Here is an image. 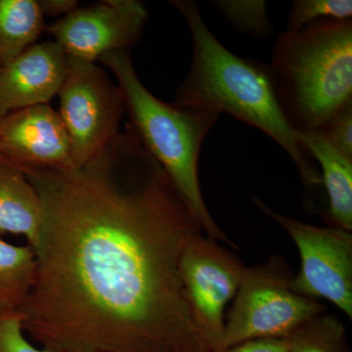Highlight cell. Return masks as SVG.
Returning a JSON list of instances; mask_svg holds the SVG:
<instances>
[{
    "mask_svg": "<svg viewBox=\"0 0 352 352\" xmlns=\"http://www.w3.org/2000/svg\"><path fill=\"white\" fill-rule=\"evenodd\" d=\"M43 17L36 0H0V69L36 44Z\"/></svg>",
    "mask_w": 352,
    "mask_h": 352,
    "instance_id": "14",
    "label": "cell"
},
{
    "mask_svg": "<svg viewBox=\"0 0 352 352\" xmlns=\"http://www.w3.org/2000/svg\"><path fill=\"white\" fill-rule=\"evenodd\" d=\"M0 160L22 171L73 170L69 136L59 113L43 104L1 116Z\"/></svg>",
    "mask_w": 352,
    "mask_h": 352,
    "instance_id": "10",
    "label": "cell"
},
{
    "mask_svg": "<svg viewBox=\"0 0 352 352\" xmlns=\"http://www.w3.org/2000/svg\"><path fill=\"white\" fill-rule=\"evenodd\" d=\"M254 204L283 227L298 248L300 270L291 288L310 300H326L352 318V234L337 227L310 226Z\"/></svg>",
    "mask_w": 352,
    "mask_h": 352,
    "instance_id": "7",
    "label": "cell"
},
{
    "mask_svg": "<svg viewBox=\"0 0 352 352\" xmlns=\"http://www.w3.org/2000/svg\"><path fill=\"white\" fill-rule=\"evenodd\" d=\"M296 138L320 164L322 183L329 197L331 226L352 232V159L338 151L319 131H298Z\"/></svg>",
    "mask_w": 352,
    "mask_h": 352,
    "instance_id": "12",
    "label": "cell"
},
{
    "mask_svg": "<svg viewBox=\"0 0 352 352\" xmlns=\"http://www.w3.org/2000/svg\"><path fill=\"white\" fill-rule=\"evenodd\" d=\"M25 333L17 311H0V352H55L34 346Z\"/></svg>",
    "mask_w": 352,
    "mask_h": 352,
    "instance_id": "19",
    "label": "cell"
},
{
    "mask_svg": "<svg viewBox=\"0 0 352 352\" xmlns=\"http://www.w3.org/2000/svg\"><path fill=\"white\" fill-rule=\"evenodd\" d=\"M289 340V352H349L344 325L330 315H317Z\"/></svg>",
    "mask_w": 352,
    "mask_h": 352,
    "instance_id": "16",
    "label": "cell"
},
{
    "mask_svg": "<svg viewBox=\"0 0 352 352\" xmlns=\"http://www.w3.org/2000/svg\"><path fill=\"white\" fill-rule=\"evenodd\" d=\"M298 131H321L352 103V20H322L278 36L270 65Z\"/></svg>",
    "mask_w": 352,
    "mask_h": 352,
    "instance_id": "4",
    "label": "cell"
},
{
    "mask_svg": "<svg viewBox=\"0 0 352 352\" xmlns=\"http://www.w3.org/2000/svg\"><path fill=\"white\" fill-rule=\"evenodd\" d=\"M351 0H296L292 6L287 31H300L322 20H351Z\"/></svg>",
    "mask_w": 352,
    "mask_h": 352,
    "instance_id": "18",
    "label": "cell"
},
{
    "mask_svg": "<svg viewBox=\"0 0 352 352\" xmlns=\"http://www.w3.org/2000/svg\"><path fill=\"white\" fill-rule=\"evenodd\" d=\"M292 277L280 256L245 267L219 349L250 340L289 339L303 324L324 314L325 305L292 289Z\"/></svg>",
    "mask_w": 352,
    "mask_h": 352,
    "instance_id": "5",
    "label": "cell"
},
{
    "mask_svg": "<svg viewBox=\"0 0 352 352\" xmlns=\"http://www.w3.org/2000/svg\"><path fill=\"white\" fill-rule=\"evenodd\" d=\"M168 3L186 20L193 43L192 64L176 91L175 104L228 113L256 127L283 148L305 185H321L320 173L296 140V129L285 112L270 66L226 50L208 30L194 0Z\"/></svg>",
    "mask_w": 352,
    "mask_h": 352,
    "instance_id": "2",
    "label": "cell"
},
{
    "mask_svg": "<svg viewBox=\"0 0 352 352\" xmlns=\"http://www.w3.org/2000/svg\"><path fill=\"white\" fill-rule=\"evenodd\" d=\"M43 224L38 191L20 168L0 160V236H23L36 250Z\"/></svg>",
    "mask_w": 352,
    "mask_h": 352,
    "instance_id": "13",
    "label": "cell"
},
{
    "mask_svg": "<svg viewBox=\"0 0 352 352\" xmlns=\"http://www.w3.org/2000/svg\"><path fill=\"white\" fill-rule=\"evenodd\" d=\"M212 352H289V340L275 338L250 340Z\"/></svg>",
    "mask_w": 352,
    "mask_h": 352,
    "instance_id": "21",
    "label": "cell"
},
{
    "mask_svg": "<svg viewBox=\"0 0 352 352\" xmlns=\"http://www.w3.org/2000/svg\"><path fill=\"white\" fill-rule=\"evenodd\" d=\"M196 352H210V351H196Z\"/></svg>",
    "mask_w": 352,
    "mask_h": 352,
    "instance_id": "23",
    "label": "cell"
},
{
    "mask_svg": "<svg viewBox=\"0 0 352 352\" xmlns=\"http://www.w3.org/2000/svg\"><path fill=\"white\" fill-rule=\"evenodd\" d=\"M148 20L138 0H102L45 28L68 56L95 63L111 51L129 50L141 38Z\"/></svg>",
    "mask_w": 352,
    "mask_h": 352,
    "instance_id": "9",
    "label": "cell"
},
{
    "mask_svg": "<svg viewBox=\"0 0 352 352\" xmlns=\"http://www.w3.org/2000/svg\"><path fill=\"white\" fill-rule=\"evenodd\" d=\"M319 131L338 151L352 159V103L336 113Z\"/></svg>",
    "mask_w": 352,
    "mask_h": 352,
    "instance_id": "20",
    "label": "cell"
},
{
    "mask_svg": "<svg viewBox=\"0 0 352 352\" xmlns=\"http://www.w3.org/2000/svg\"><path fill=\"white\" fill-rule=\"evenodd\" d=\"M58 95L72 162L74 168H78L120 133L124 97L103 69L71 56Z\"/></svg>",
    "mask_w": 352,
    "mask_h": 352,
    "instance_id": "6",
    "label": "cell"
},
{
    "mask_svg": "<svg viewBox=\"0 0 352 352\" xmlns=\"http://www.w3.org/2000/svg\"><path fill=\"white\" fill-rule=\"evenodd\" d=\"M23 173L43 210L25 333L55 352H210L179 274L203 229L126 124L78 168Z\"/></svg>",
    "mask_w": 352,
    "mask_h": 352,
    "instance_id": "1",
    "label": "cell"
},
{
    "mask_svg": "<svg viewBox=\"0 0 352 352\" xmlns=\"http://www.w3.org/2000/svg\"><path fill=\"white\" fill-rule=\"evenodd\" d=\"M245 266L236 254L200 233L189 241L179 274L192 318L210 352L221 346L226 305L239 289Z\"/></svg>",
    "mask_w": 352,
    "mask_h": 352,
    "instance_id": "8",
    "label": "cell"
},
{
    "mask_svg": "<svg viewBox=\"0 0 352 352\" xmlns=\"http://www.w3.org/2000/svg\"><path fill=\"white\" fill-rule=\"evenodd\" d=\"M212 4L243 34L254 38H267L274 32L264 0H217Z\"/></svg>",
    "mask_w": 352,
    "mask_h": 352,
    "instance_id": "17",
    "label": "cell"
},
{
    "mask_svg": "<svg viewBox=\"0 0 352 352\" xmlns=\"http://www.w3.org/2000/svg\"><path fill=\"white\" fill-rule=\"evenodd\" d=\"M36 272L31 245H16L0 238V311H17L27 300Z\"/></svg>",
    "mask_w": 352,
    "mask_h": 352,
    "instance_id": "15",
    "label": "cell"
},
{
    "mask_svg": "<svg viewBox=\"0 0 352 352\" xmlns=\"http://www.w3.org/2000/svg\"><path fill=\"white\" fill-rule=\"evenodd\" d=\"M99 60L117 80L129 116L126 126L166 171L204 233L208 238L235 247L208 212L199 180L201 144L219 120V113L159 100L139 80L129 50L111 51Z\"/></svg>",
    "mask_w": 352,
    "mask_h": 352,
    "instance_id": "3",
    "label": "cell"
},
{
    "mask_svg": "<svg viewBox=\"0 0 352 352\" xmlns=\"http://www.w3.org/2000/svg\"><path fill=\"white\" fill-rule=\"evenodd\" d=\"M43 16L61 17L73 13L78 8L76 0H36Z\"/></svg>",
    "mask_w": 352,
    "mask_h": 352,
    "instance_id": "22",
    "label": "cell"
},
{
    "mask_svg": "<svg viewBox=\"0 0 352 352\" xmlns=\"http://www.w3.org/2000/svg\"><path fill=\"white\" fill-rule=\"evenodd\" d=\"M68 58L56 41H44L0 69V117L48 104L63 85Z\"/></svg>",
    "mask_w": 352,
    "mask_h": 352,
    "instance_id": "11",
    "label": "cell"
}]
</instances>
